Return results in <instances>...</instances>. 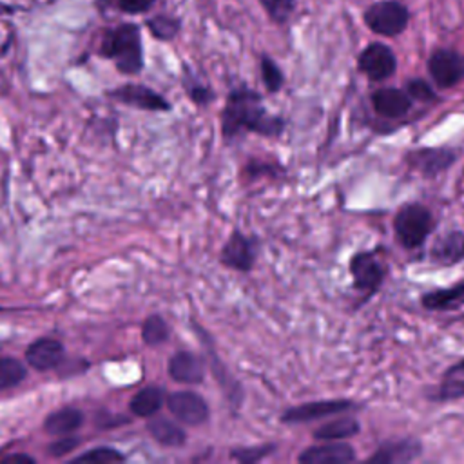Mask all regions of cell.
I'll use <instances>...</instances> for the list:
<instances>
[{
  "label": "cell",
  "mask_w": 464,
  "mask_h": 464,
  "mask_svg": "<svg viewBox=\"0 0 464 464\" xmlns=\"http://www.w3.org/2000/svg\"><path fill=\"white\" fill-rule=\"evenodd\" d=\"M261 78L263 83L266 87L268 92H277L283 83H285V76L283 71L279 69V65L270 58V56H261Z\"/></svg>",
  "instance_id": "cell-30"
},
{
  "label": "cell",
  "mask_w": 464,
  "mask_h": 464,
  "mask_svg": "<svg viewBox=\"0 0 464 464\" xmlns=\"http://www.w3.org/2000/svg\"><path fill=\"white\" fill-rule=\"evenodd\" d=\"M256 256H257V248L254 245V239L246 237L239 230L232 232V236L227 239V243L221 248V263L237 272L252 270L256 263Z\"/></svg>",
  "instance_id": "cell-14"
},
{
  "label": "cell",
  "mask_w": 464,
  "mask_h": 464,
  "mask_svg": "<svg viewBox=\"0 0 464 464\" xmlns=\"http://www.w3.org/2000/svg\"><path fill=\"white\" fill-rule=\"evenodd\" d=\"M165 402V395L158 386H145L132 395L129 408L138 417H152Z\"/></svg>",
  "instance_id": "cell-23"
},
{
  "label": "cell",
  "mask_w": 464,
  "mask_h": 464,
  "mask_svg": "<svg viewBox=\"0 0 464 464\" xmlns=\"http://www.w3.org/2000/svg\"><path fill=\"white\" fill-rule=\"evenodd\" d=\"M420 306L431 312H451L464 306V279L446 288H433L420 295Z\"/></svg>",
  "instance_id": "cell-18"
},
{
  "label": "cell",
  "mask_w": 464,
  "mask_h": 464,
  "mask_svg": "<svg viewBox=\"0 0 464 464\" xmlns=\"http://www.w3.org/2000/svg\"><path fill=\"white\" fill-rule=\"evenodd\" d=\"M100 54L112 60L121 74H138L143 69L140 27L136 24H120L109 29L102 38Z\"/></svg>",
  "instance_id": "cell-2"
},
{
  "label": "cell",
  "mask_w": 464,
  "mask_h": 464,
  "mask_svg": "<svg viewBox=\"0 0 464 464\" xmlns=\"http://www.w3.org/2000/svg\"><path fill=\"white\" fill-rule=\"evenodd\" d=\"M121 460H125V455L111 446H98L72 459V462H80V464H112Z\"/></svg>",
  "instance_id": "cell-28"
},
{
  "label": "cell",
  "mask_w": 464,
  "mask_h": 464,
  "mask_svg": "<svg viewBox=\"0 0 464 464\" xmlns=\"http://www.w3.org/2000/svg\"><path fill=\"white\" fill-rule=\"evenodd\" d=\"M268 18L276 24H285L295 11V0H259Z\"/></svg>",
  "instance_id": "cell-29"
},
{
  "label": "cell",
  "mask_w": 464,
  "mask_h": 464,
  "mask_svg": "<svg viewBox=\"0 0 464 464\" xmlns=\"http://www.w3.org/2000/svg\"><path fill=\"white\" fill-rule=\"evenodd\" d=\"M274 444H263V446H254V448H241L232 451V457L241 460V462H257L263 457H266L268 453L274 451Z\"/></svg>",
  "instance_id": "cell-32"
},
{
  "label": "cell",
  "mask_w": 464,
  "mask_h": 464,
  "mask_svg": "<svg viewBox=\"0 0 464 464\" xmlns=\"http://www.w3.org/2000/svg\"><path fill=\"white\" fill-rule=\"evenodd\" d=\"M169 411L183 424L198 426L208 419V404L207 401L196 392H172L165 399Z\"/></svg>",
  "instance_id": "cell-10"
},
{
  "label": "cell",
  "mask_w": 464,
  "mask_h": 464,
  "mask_svg": "<svg viewBox=\"0 0 464 464\" xmlns=\"http://www.w3.org/2000/svg\"><path fill=\"white\" fill-rule=\"evenodd\" d=\"M169 375L183 384H199L205 377V364L192 352H176L169 361Z\"/></svg>",
  "instance_id": "cell-19"
},
{
  "label": "cell",
  "mask_w": 464,
  "mask_h": 464,
  "mask_svg": "<svg viewBox=\"0 0 464 464\" xmlns=\"http://www.w3.org/2000/svg\"><path fill=\"white\" fill-rule=\"evenodd\" d=\"M145 24H147V29L150 31V34L161 42L176 38V34L181 29V20L176 16H170V14H156V16L149 18Z\"/></svg>",
  "instance_id": "cell-25"
},
{
  "label": "cell",
  "mask_w": 464,
  "mask_h": 464,
  "mask_svg": "<svg viewBox=\"0 0 464 464\" xmlns=\"http://www.w3.org/2000/svg\"><path fill=\"white\" fill-rule=\"evenodd\" d=\"M120 103L141 109V111H169L170 103L154 89L140 85V83H125L109 92Z\"/></svg>",
  "instance_id": "cell-11"
},
{
  "label": "cell",
  "mask_w": 464,
  "mask_h": 464,
  "mask_svg": "<svg viewBox=\"0 0 464 464\" xmlns=\"http://www.w3.org/2000/svg\"><path fill=\"white\" fill-rule=\"evenodd\" d=\"M404 161L422 176L433 178L457 161V152L450 147H419L406 152Z\"/></svg>",
  "instance_id": "cell-9"
},
{
  "label": "cell",
  "mask_w": 464,
  "mask_h": 464,
  "mask_svg": "<svg viewBox=\"0 0 464 464\" xmlns=\"http://www.w3.org/2000/svg\"><path fill=\"white\" fill-rule=\"evenodd\" d=\"M444 375H459V377H464V359H459L457 362H453L446 372Z\"/></svg>",
  "instance_id": "cell-37"
},
{
  "label": "cell",
  "mask_w": 464,
  "mask_h": 464,
  "mask_svg": "<svg viewBox=\"0 0 464 464\" xmlns=\"http://www.w3.org/2000/svg\"><path fill=\"white\" fill-rule=\"evenodd\" d=\"M430 259L440 266H453L464 261V232L455 228L439 236L430 248Z\"/></svg>",
  "instance_id": "cell-17"
},
{
  "label": "cell",
  "mask_w": 464,
  "mask_h": 464,
  "mask_svg": "<svg viewBox=\"0 0 464 464\" xmlns=\"http://www.w3.org/2000/svg\"><path fill=\"white\" fill-rule=\"evenodd\" d=\"M362 20L379 36H399L408 27L410 11L397 0H381L366 7Z\"/></svg>",
  "instance_id": "cell-5"
},
{
  "label": "cell",
  "mask_w": 464,
  "mask_h": 464,
  "mask_svg": "<svg viewBox=\"0 0 464 464\" xmlns=\"http://www.w3.org/2000/svg\"><path fill=\"white\" fill-rule=\"evenodd\" d=\"M169 332L170 330H169L167 321L158 314L149 315L141 324V339L149 346L163 344L169 339Z\"/></svg>",
  "instance_id": "cell-26"
},
{
  "label": "cell",
  "mask_w": 464,
  "mask_h": 464,
  "mask_svg": "<svg viewBox=\"0 0 464 464\" xmlns=\"http://www.w3.org/2000/svg\"><path fill=\"white\" fill-rule=\"evenodd\" d=\"M357 67L368 80L382 82L395 74L397 58L386 44L372 42L359 53Z\"/></svg>",
  "instance_id": "cell-7"
},
{
  "label": "cell",
  "mask_w": 464,
  "mask_h": 464,
  "mask_svg": "<svg viewBox=\"0 0 464 464\" xmlns=\"http://www.w3.org/2000/svg\"><path fill=\"white\" fill-rule=\"evenodd\" d=\"M2 462H4V464H14V462H20V464H33L34 459H33L31 455H27V453H11V455L4 457Z\"/></svg>",
  "instance_id": "cell-36"
},
{
  "label": "cell",
  "mask_w": 464,
  "mask_h": 464,
  "mask_svg": "<svg viewBox=\"0 0 464 464\" xmlns=\"http://www.w3.org/2000/svg\"><path fill=\"white\" fill-rule=\"evenodd\" d=\"M362 406L352 399H324V401H312L292 406L281 413V422L285 424H303L312 420H321L326 417L357 411Z\"/></svg>",
  "instance_id": "cell-6"
},
{
  "label": "cell",
  "mask_w": 464,
  "mask_h": 464,
  "mask_svg": "<svg viewBox=\"0 0 464 464\" xmlns=\"http://www.w3.org/2000/svg\"><path fill=\"white\" fill-rule=\"evenodd\" d=\"M422 455V442L415 437H402L395 440H386L366 459L373 464H402L411 462Z\"/></svg>",
  "instance_id": "cell-12"
},
{
  "label": "cell",
  "mask_w": 464,
  "mask_h": 464,
  "mask_svg": "<svg viewBox=\"0 0 464 464\" xmlns=\"http://www.w3.org/2000/svg\"><path fill=\"white\" fill-rule=\"evenodd\" d=\"M80 444V439L78 437H72L71 433L69 435H62L58 440H54L53 444H49L47 451L53 455V457H63L67 453H71L72 450H76Z\"/></svg>",
  "instance_id": "cell-33"
},
{
  "label": "cell",
  "mask_w": 464,
  "mask_h": 464,
  "mask_svg": "<svg viewBox=\"0 0 464 464\" xmlns=\"http://www.w3.org/2000/svg\"><path fill=\"white\" fill-rule=\"evenodd\" d=\"M373 111L382 118H401L411 109V96L406 89L381 87L370 96Z\"/></svg>",
  "instance_id": "cell-15"
},
{
  "label": "cell",
  "mask_w": 464,
  "mask_h": 464,
  "mask_svg": "<svg viewBox=\"0 0 464 464\" xmlns=\"http://www.w3.org/2000/svg\"><path fill=\"white\" fill-rule=\"evenodd\" d=\"M406 92L411 96V100H419V102H437L439 100L433 87L422 78H411L406 83Z\"/></svg>",
  "instance_id": "cell-31"
},
{
  "label": "cell",
  "mask_w": 464,
  "mask_h": 464,
  "mask_svg": "<svg viewBox=\"0 0 464 464\" xmlns=\"http://www.w3.org/2000/svg\"><path fill=\"white\" fill-rule=\"evenodd\" d=\"M428 72L439 89L455 87L464 80V56L455 49H437L428 58Z\"/></svg>",
  "instance_id": "cell-8"
},
{
  "label": "cell",
  "mask_w": 464,
  "mask_h": 464,
  "mask_svg": "<svg viewBox=\"0 0 464 464\" xmlns=\"http://www.w3.org/2000/svg\"><path fill=\"white\" fill-rule=\"evenodd\" d=\"M27 375L25 364L14 357H0V390H9L20 384Z\"/></svg>",
  "instance_id": "cell-27"
},
{
  "label": "cell",
  "mask_w": 464,
  "mask_h": 464,
  "mask_svg": "<svg viewBox=\"0 0 464 464\" xmlns=\"http://www.w3.org/2000/svg\"><path fill=\"white\" fill-rule=\"evenodd\" d=\"M147 430L150 433V437L160 442L161 446H169V448H179L185 444L187 435L183 431L181 426H178L172 420H167L163 417L152 419L147 422Z\"/></svg>",
  "instance_id": "cell-22"
},
{
  "label": "cell",
  "mask_w": 464,
  "mask_h": 464,
  "mask_svg": "<svg viewBox=\"0 0 464 464\" xmlns=\"http://www.w3.org/2000/svg\"><path fill=\"white\" fill-rule=\"evenodd\" d=\"M361 431V424L355 417L352 415H343L335 417L324 424H321L319 428L314 430V439L315 440H344V439H352Z\"/></svg>",
  "instance_id": "cell-20"
},
{
  "label": "cell",
  "mask_w": 464,
  "mask_h": 464,
  "mask_svg": "<svg viewBox=\"0 0 464 464\" xmlns=\"http://www.w3.org/2000/svg\"><path fill=\"white\" fill-rule=\"evenodd\" d=\"M83 422V413L78 408H60L49 413L44 420V431L49 435H69L76 431Z\"/></svg>",
  "instance_id": "cell-21"
},
{
  "label": "cell",
  "mask_w": 464,
  "mask_h": 464,
  "mask_svg": "<svg viewBox=\"0 0 464 464\" xmlns=\"http://www.w3.org/2000/svg\"><path fill=\"white\" fill-rule=\"evenodd\" d=\"M355 459V448L343 440H324V444L303 450L297 457L301 464H348Z\"/></svg>",
  "instance_id": "cell-13"
},
{
  "label": "cell",
  "mask_w": 464,
  "mask_h": 464,
  "mask_svg": "<svg viewBox=\"0 0 464 464\" xmlns=\"http://www.w3.org/2000/svg\"><path fill=\"white\" fill-rule=\"evenodd\" d=\"M285 121L268 114L261 103V96L246 87L234 89L223 109V136L232 138L243 129L263 136H279Z\"/></svg>",
  "instance_id": "cell-1"
},
{
  "label": "cell",
  "mask_w": 464,
  "mask_h": 464,
  "mask_svg": "<svg viewBox=\"0 0 464 464\" xmlns=\"http://www.w3.org/2000/svg\"><path fill=\"white\" fill-rule=\"evenodd\" d=\"M188 94L194 100V103H207L212 98V92L208 87L203 85H192L188 87Z\"/></svg>",
  "instance_id": "cell-35"
},
{
  "label": "cell",
  "mask_w": 464,
  "mask_h": 464,
  "mask_svg": "<svg viewBox=\"0 0 464 464\" xmlns=\"http://www.w3.org/2000/svg\"><path fill=\"white\" fill-rule=\"evenodd\" d=\"M348 272L352 276L353 288L362 294V303L379 292L388 268L379 257V248L359 250L348 261Z\"/></svg>",
  "instance_id": "cell-4"
},
{
  "label": "cell",
  "mask_w": 464,
  "mask_h": 464,
  "mask_svg": "<svg viewBox=\"0 0 464 464\" xmlns=\"http://www.w3.org/2000/svg\"><path fill=\"white\" fill-rule=\"evenodd\" d=\"M116 4L118 9L127 14H141L147 13L156 4V0H116Z\"/></svg>",
  "instance_id": "cell-34"
},
{
  "label": "cell",
  "mask_w": 464,
  "mask_h": 464,
  "mask_svg": "<svg viewBox=\"0 0 464 464\" xmlns=\"http://www.w3.org/2000/svg\"><path fill=\"white\" fill-rule=\"evenodd\" d=\"M428 397L433 402H451L464 399V377L442 375L439 386Z\"/></svg>",
  "instance_id": "cell-24"
},
{
  "label": "cell",
  "mask_w": 464,
  "mask_h": 464,
  "mask_svg": "<svg viewBox=\"0 0 464 464\" xmlns=\"http://www.w3.org/2000/svg\"><path fill=\"white\" fill-rule=\"evenodd\" d=\"M63 344L54 337H40L33 341L25 350V361L34 370L45 372L56 368L63 361Z\"/></svg>",
  "instance_id": "cell-16"
},
{
  "label": "cell",
  "mask_w": 464,
  "mask_h": 464,
  "mask_svg": "<svg viewBox=\"0 0 464 464\" xmlns=\"http://www.w3.org/2000/svg\"><path fill=\"white\" fill-rule=\"evenodd\" d=\"M433 225L435 219L431 210L419 201L404 203L393 218L395 237L406 250L420 248L430 237Z\"/></svg>",
  "instance_id": "cell-3"
}]
</instances>
